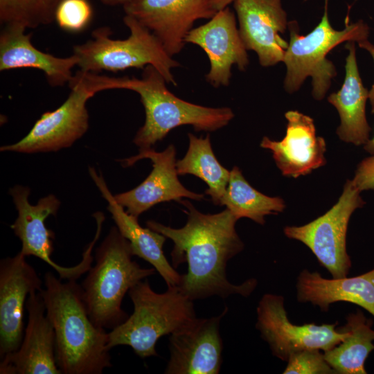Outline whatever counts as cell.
<instances>
[{
	"mask_svg": "<svg viewBox=\"0 0 374 374\" xmlns=\"http://www.w3.org/2000/svg\"><path fill=\"white\" fill-rule=\"evenodd\" d=\"M181 203L187 214L183 227L174 229L156 221L146 222L147 227L173 242L172 266L188 265L187 272L181 276L177 285L179 290L193 301L212 296L222 299L232 294L249 296L258 284L255 278L235 285L228 280L226 274L227 262L244 248L235 227L238 220L227 208L204 214L187 200Z\"/></svg>",
	"mask_w": 374,
	"mask_h": 374,
	"instance_id": "cell-1",
	"label": "cell"
},
{
	"mask_svg": "<svg viewBox=\"0 0 374 374\" xmlns=\"http://www.w3.org/2000/svg\"><path fill=\"white\" fill-rule=\"evenodd\" d=\"M51 271L39 292L55 335V360L64 374H101L112 366L108 332L90 319L76 280L63 282Z\"/></svg>",
	"mask_w": 374,
	"mask_h": 374,
	"instance_id": "cell-2",
	"label": "cell"
},
{
	"mask_svg": "<svg viewBox=\"0 0 374 374\" xmlns=\"http://www.w3.org/2000/svg\"><path fill=\"white\" fill-rule=\"evenodd\" d=\"M132 256L129 241L112 226L96 249V264L81 285L89 317L96 326L112 330L125 321L128 315L121 305L125 294L155 274L154 268L141 267Z\"/></svg>",
	"mask_w": 374,
	"mask_h": 374,
	"instance_id": "cell-3",
	"label": "cell"
},
{
	"mask_svg": "<svg viewBox=\"0 0 374 374\" xmlns=\"http://www.w3.org/2000/svg\"><path fill=\"white\" fill-rule=\"evenodd\" d=\"M166 83L151 65L143 69L141 78L123 77L122 89L137 93L145 109V123L133 141L139 150L151 148L175 127L188 125L197 132H214L234 117L229 107H208L184 100L171 93Z\"/></svg>",
	"mask_w": 374,
	"mask_h": 374,
	"instance_id": "cell-4",
	"label": "cell"
},
{
	"mask_svg": "<svg viewBox=\"0 0 374 374\" xmlns=\"http://www.w3.org/2000/svg\"><path fill=\"white\" fill-rule=\"evenodd\" d=\"M128 294L134 312L108 332L109 350L126 345L141 358L157 356L155 346L161 337L172 334L197 317L193 301L178 286L168 287L166 292L160 294L145 279L132 287Z\"/></svg>",
	"mask_w": 374,
	"mask_h": 374,
	"instance_id": "cell-5",
	"label": "cell"
},
{
	"mask_svg": "<svg viewBox=\"0 0 374 374\" xmlns=\"http://www.w3.org/2000/svg\"><path fill=\"white\" fill-rule=\"evenodd\" d=\"M71 92L56 109L42 114L19 141L1 146V152L25 154L57 151L71 146L89 127L87 103L96 93L121 89L122 77L78 70L68 83Z\"/></svg>",
	"mask_w": 374,
	"mask_h": 374,
	"instance_id": "cell-6",
	"label": "cell"
},
{
	"mask_svg": "<svg viewBox=\"0 0 374 374\" xmlns=\"http://www.w3.org/2000/svg\"><path fill=\"white\" fill-rule=\"evenodd\" d=\"M123 22L130 30L127 39H112L111 29L103 26L92 32L91 39L73 46V54L78 60L80 70L118 72L130 68L143 69L151 65L167 83L177 86L172 69L181 64L172 59L157 37L136 19L125 15Z\"/></svg>",
	"mask_w": 374,
	"mask_h": 374,
	"instance_id": "cell-7",
	"label": "cell"
},
{
	"mask_svg": "<svg viewBox=\"0 0 374 374\" xmlns=\"http://www.w3.org/2000/svg\"><path fill=\"white\" fill-rule=\"evenodd\" d=\"M328 1L325 0L321 21L308 35L299 34L296 21L287 25L290 39L283 62L287 69L284 87L289 93L296 91L310 76L313 97L322 100L337 74L333 63L327 59L328 53L344 42L360 43L368 39V27L362 20L347 23L341 30L334 29L328 18Z\"/></svg>",
	"mask_w": 374,
	"mask_h": 374,
	"instance_id": "cell-8",
	"label": "cell"
},
{
	"mask_svg": "<svg viewBox=\"0 0 374 374\" xmlns=\"http://www.w3.org/2000/svg\"><path fill=\"white\" fill-rule=\"evenodd\" d=\"M351 180L346 182L337 202L325 214L299 226H286L285 235L305 244L332 278L348 276L351 260L346 250V233L353 212L366 203Z\"/></svg>",
	"mask_w": 374,
	"mask_h": 374,
	"instance_id": "cell-9",
	"label": "cell"
},
{
	"mask_svg": "<svg viewBox=\"0 0 374 374\" xmlns=\"http://www.w3.org/2000/svg\"><path fill=\"white\" fill-rule=\"evenodd\" d=\"M30 193V189L27 186L17 185L9 190L18 212V216L10 227L21 242L20 252L26 257L33 256L40 258L54 269L61 279L76 280L91 267L92 251L100 235L103 224H97L95 236L83 252L81 261L73 267H62L51 257L54 249L53 240L55 235L44 223L48 216L57 215L60 202L54 195L50 194L33 205L28 202Z\"/></svg>",
	"mask_w": 374,
	"mask_h": 374,
	"instance_id": "cell-10",
	"label": "cell"
},
{
	"mask_svg": "<svg viewBox=\"0 0 374 374\" xmlns=\"http://www.w3.org/2000/svg\"><path fill=\"white\" fill-rule=\"evenodd\" d=\"M337 323L295 325L289 320L284 298L280 295L264 294L257 307L256 328L272 355L283 361L298 351L318 349L324 352L341 343L348 332L337 328Z\"/></svg>",
	"mask_w": 374,
	"mask_h": 374,
	"instance_id": "cell-11",
	"label": "cell"
},
{
	"mask_svg": "<svg viewBox=\"0 0 374 374\" xmlns=\"http://www.w3.org/2000/svg\"><path fill=\"white\" fill-rule=\"evenodd\" d=\"M126 15L136 19L174 56L181 52L194 23L211 19L217 10L210 0H127Z\"/></svg>",
	"mask_w": 374,
	"mask_h": 374,
	"instance_id": "cell-12",
	"label": "cell"
},
{
	"mask_svg": "<svg viewBox=\"0 0 374 374\" xmlns=\"http://www.w3.org/2000/svg\"><path fill=\"white\" fill-rule=\"evenodd\" d=\"M149 159L152 170L147 178L134 188L114 195L116 201L126 208L127 213L138 217L157 204L169 201L181 202L182 198L204 199V194L186 189L179 181L176 168V148L170 145L162 152L154 149L139 150L138 154L121 160L124 167Z\"/></svg>",
	"mask_w": 374,
	"mask_h": 374,
	"instance_id": "cell-13",
	"label": "cell"
},
{
	"mask_svg": "<svg viewBox=\"0 0 374 374\" xmlns=\"http://www.w3.org/2000/svg\"><path fill=\"white\" fill-rule=\"evenodd\" d=\"M228 308L217 316L195 318L170 335L166 374H217L222 362L220 323Z\"/></svg>",
	"mask_w": 374,
	"mask_h": 374,
	"instance_id": "cell-14",
	"label": "cell"
},
{
	"mask_svg": "<svg viewBox=\"0 0 374 374\" xmlns=\"http://www.w3.org/2000/svg\"><path fill=\"white\" fill-rule=\"evenodd\" d=\"M185 42L197 45L206 53L211 67L205 77L214 87L229 85L233 65L244 71L249 63L235 15L229 7L217 11L207 23L191 29Z\"/></svg>",
	"mask_w": 374,
	"mask_h": 374,
	"instance_id": "cell-15",
	"label": "cell"
},
{
	"mask_svg": "<svg viewBox=\"0 0 374 374\" xmlns=\"http://www.w3.org/2000/svg\"><path fill=\"white\" fill-rule=\"evenodd\" d=\"M42 280L20 251L0 262V357L17 350L24 336L27 296L39 292Z\"/></svg>",
	"mask_w": 374,
	"mask_h": 374,
	"instance_id": "cell-16",
	"label": "cell"
},
{
	"mask_svg": "<svg viewBox=\"0 0 374 374\" xmlns=\"http://www.w3.org/2000/svg\"><path fill=\"white\" fill-rule=\"evenodd\" d=\"M28 323L19 348L1 359V374H61L55 360V335L39 292L26 303Z\"/></svg>",
	"mask_w": 374,
	"mask_h": 374,
	"instance_id": "cell-17",
	"label": "cell"
},
{
	"mask_svg": "<svg viewBox=\"0 0 374 374\" xmlns=\"http://www.w3.org/2000/svg\"><path fill=\"white\" fill-rule=\"evenodd\" d=\"M239 33L247 50L256 53L262 66L283 62L288 46L279 33L287 27L280 0H235Z\"/></svg>",
	"mask_w": 374,
	"mask_h": 374,
	"instance_id": "cell-18",
	"label": "cell"
},
{
	"mask_svg": "<svg viewBox=\"0 0 374 374\" xmlns=\"http://www.w3.org/2000/svg\"><path fill=\"white\" fill-rule=\"evenodd\" d=\"M286 134L280 141L264 136L260 147L270 150L283 176L299 177L326 164L325 140L316 134L313 119L297 111L285 113Z\"/></svg>",
	"mask_w": 374,
	"mask_h": 374,
	"instance_id": "cell-19",
	"label": "cell"
},
{
	"mask_svg": "<svg viewBox=\"0 0 374 374\" xmlns=\"http://www.w3.org/2000/svg\"><path fill=\"white\" fill-rule=\"evenodd\" d=\"M26 29L15 24L4 25L0 35V71L33 68L43 71L52 87L69 83L72 69L78 63L77 57H60L39 51Z\"/></svg>",
	"mask_w": 374,
	"mask_h": 374,
	"instance_id": "cell-20",
	"label": "cell"
},
{
	"mask_svg": "<svg viewBox=\"0 0 374 374\" xmlns=\"http://www.w3.org/2000/svg\"><path fill=\"white\" fill-rule=\"evenodd\" d=\"M91 177L100 191L102 196L108 203L107 210L110 212L116 226L120 233L130 244L133 256H136L151 264L164 279L168 287L177 286L181 276L168 261L163 251L166 237L151 229L142 227L138 217L125 211L108 189L101 174L89 168Z\"/></svg>",
	"mask_w": 374,
	"mask_h": 374,
	"instance_id": "cell-21",
	"label": "cell"
},
{
	"mask_svg": "<svg viewBox=\"0 0 374 374\" xmlns=\"http://www.w3.org/2000/svg\"><path fill=\"white\" fill-rule=\"evenodd\" d=\"M299 302L311 303L327 312L334 303L357 305L374 317V269L353 277L323 278L317 271L303 270L297 278Z\"/></svg>",
	"mask_w": 374,
	"mask_h": 374,
	"instance_id": "cell-22",
	"label": "cell"
},
{
	"mask_svg": "<svg viewBox=\"0 0 374 374\" xmlns=\"http://www.w3.org/2000/svg\"><path fill=\"white\" fill-rule=\"evenodd\" d=\"M346 75L341 89L331 93L328 102L337 110L341 123L337 130L339 139L355 145H365L370 140L371 127L366 116L368 91L364 87L357 64L355 42H347Z\"/></svg>",
	"mask_w": 374,
	"mask_h": 374,
	"instance_id": "cell-23",
	"label": "cell"
},
{
	"mask_svg": "<svg viewBox=\"0 0 374 374\" xmlns=\"http://www.w3.org/2000/svg\"><path fill=\"white\" fill-rule=\"evenodd\" d=\"M341 329L348 336L332 348L323 352L324 357L336 374H366L365 362L374 350L373 321L357 310L346 317Z\"/></svg>",
	"mask_w": 374,
	"mask_h": 374,
	"instance_id": "cell-24",
	"label": "cell"
},
{
	"mask_svg": "<svg viewBox=\"0 0 374 374\" xmlns=\"http://www.w3.org/2000/svg\"><path fill=\"white\" fill-rule=\"evenodd\" d=\"M189 146L184 158L177 161L178 175H193L200 178L208 186V195L215 205H220L225 193L230 171L224 168L215 157L211 147L210 136L197 137L189 133Z\"/></svg>",
	"mask_w": 374,
	"mask_h": 374,
	"instance_id": "cell-25",
	"label": "cell"
},
{
	"mask_svg": "<svg viewBox=\"0 0 374 374\" xmlns=\"http://www.w3.org/2000/svg\"><path fill=\"white\" fill-rule=\"evenodd\" d=\"M220 206H225L238 220L247 217L260 224H265V216L280 213L285 207L280 197H269L253 188L237 166L230 171Z\"/></svg>",
	"mask_w": 374,
	"mask_h": 374,
	"instance_id": "cell-26",
	"label": "cell"
},
{
	"mask_svg": "<svg viewBox=\"0 0 374 374\" xmlns=\"http://www.w3.org/2000/svg\"><path fill=\"white\" fill-rule=\"evenodd\" d=\"M64 0H0V21L3 25L19 24L26 28L48 25Z\"/></svg>",
	"mask_w": 374,
	"mask_h": 374,
	"instance_id": "cell-27",
	"label": "cell"
},
{
	"mask_svg": "<svg viewBox=\"0 0 374 374\" xmlns=\"http://www.w3.org/2000/svg\"><path fill=\"white\" fill-rule=\"evenodd\" d=\"M92 16L88 0H64L56 10L55 21L62 30L78 33L88 26Z\"/></svg>",
	"mask_w": 374,
	"mask_h": 374,
	"instance_id": "cell-28",
	"label": "cell"
},
{
	"mask_svg": "<svg viewBox=\"0 0 374 374\" xmlns=\"http://www.w3.org/2000/svg\"><path fill=\"white\" fill-rule=\"evenodd\" d=\"M284 374H336L318 349H307L292 354Z\"/></svg>",
	"mask_w": 374,
	"mask_h": 374,
	"instance_id": "cell-29",
	"label": "cell"
},
{
	"mask_svg": "<svg viewBox=\"0 0 374 374\" xmlns=\"http://www.w3.org/2000/svg\"><path fill=\"white\" fill-rule=\"evenodd\" d=\"M351 181L360 192L374 190V154L359 163Z\"/></svg>",
	"mask_w": 374,
	"mask_h": 374,
	"instance_id": "cell-30",
	"label": "cell"
},
{
	"mask_svg": "<svg viewBox=\"0 0 374 374\" xmlns=\"http://www.w3.org/2000/svg\"><path fill=\"white\" fill-rule=\"evenodd\" d=\"M358 44L361 48L366 50L371 54L374 62V45L370 43L368 39L358 43ZM368 99L371 105V112L374 114V83L368 91Z\"/></svg>",
	"mask_w": 374,
	"mask_h": 374,
	"instance_id": "cell-31",
	"label": "cell"
},
{
	"mask_svg": "<svg viewBox=\"0 0 374 374\" xmlns=\"http://www.w3.org/2000/svg\"><path fill=\"white\" fill-rule=\"evenodd\" d=\"M214 8L219 11L226 7L235 0H210Z\"/></svg>",
	"mask_w": 374,
	"mask_h": 374,
	"instance_id": "cell-32",
	"label": "cell"
},
{
	"mask_svg": "<svg viewBox=\"0 0 374 374\" xmlns=\"http://www.w3.org/2000/svg\"><path fill=\"white\" fill-rule=\"evenodd\" d=\"M100 1L106 6H114L118 5L123 6L127 0H100Z\"/></svg>",
	"mask_w": 374,
	"mask_h": 374,
	"instance_id": "cell-33",
	"label": "cell"
},
{
	"mask_svg": "<svg viewBox=\"0 0 374 374\" xmlns=\"http://www.w3.org/2000/svg\"><path fill=\"white\" fill-rule=\"evenodd\" d=\"M364 148L371 154H374V137L373 139H370L367 143L364 145Z\"/></svg>",
	"mask_w": 374,
	"mask_h": 374,
	"instance_id": "cell-34",
	"label": "cell"
}]
</instances>
